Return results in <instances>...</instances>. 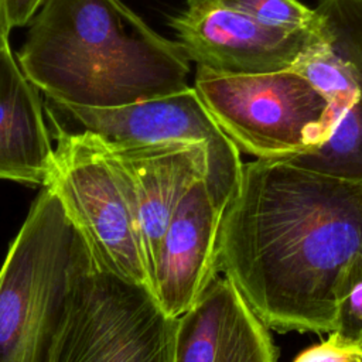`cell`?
Masks as SVG:
<instances>
[{"instance_id": "obj_1", "label": "cell", "mask_w": 362, "mask_h": 362, "mask_svg": "<svg viewBox=\"0 0 362 362\" xmlns=\"http://www.w3.org/2000/svg\"><path fill=\"white\" fill-rule=\"evenodd\" d=\"M362 255V182L283 158L243 164L219 229L218 270L279 332H331L337 290Z\"/></svg>"}, {"instance_id": "obj_2", "label": "cell", "mask_w": 362, "mask_h": 362, "mask_svg": "<svg viewBox=\"0 0 362 362\" xmlns=\"http://www.w3.org/2000/svg\"><path fill=\"white\" fill-rule=\"evenodd\" d=\"M17 61L54 103L115 107L189 86L181 45L122 0H45Z\"/></svg>"}, {"instance_id": "obj_3", "label": "cell", "mask_w": 362, "mask_h": 362, "mask_svg": "<svg viewBox=\"0 0 362 362\" xmlns=\"http://www.w3.org/2000/svg\"><path fill=\"white\" fill-rule=\"evenodd\" d=\"M93 263L59 198L42 187L0 269V362H42L72 281Z\"/></svg>"}, {"instance_id": "obj_4", "label": "cell", "mask_w": 362, "mask_h": 362, "mask_svg": "<svg viewBox=\"0 0 362 362\" xmlns=\"http://www.w3.org/2000/svg\"><path fill=\"white\" fill-rule=\"evenodd\" d=\"M175 332L147 287L93 263L72 281L42 362H174Z\"/></svg>"}, {"instance_id": "obj_5", "label": "cell", "mask_w": 362, "mask_h": 362, "mask_svg": "<svg viewBox=\"0 0 362 362\" xmlns=\"http://www.w3.org/2000/svg\"><path fill=\"white\" fill-rule=\"evenodd\" d=\"M194 89L239 151L256 158L311 150L329 132L328 99L293 68L225 75L197 66Z\"/></svg>"}, {"instance_id": "obj_6", "label": "cell", "mask_w": 362, "mask_h": 362, "mask_svg": "<svg viewBox=\"0 0 362 362\" xmlns=\"http://www.w3.org/2000/svg\"><path fill=\"white\" fill-rule=\"evenodd\" d=\"M47 185L85 238L95 263L151 291L126 185L105 143L89 132L52 129Z\"/></svg>"}, {"instance_id": "obj_7", "label": "cell", "mask_w": 362, "mask_h": 362, "mask_svg": "<svg viewBox=\"0 0 362 362\" xmlns=\"http://www.w3.org/2000/svg\"><path fill=\"white\" fill-rule=\"evenodd\" d=\"M52 129L89 132L112 148L204 144L209 150L208 188L223 212L238 189L240 151L216 124L194 86L115 107L54 103L45 107Z\"/></svg>"}, {"instance_id": "obj_8", "label": "cell", "mask_w": 362, "mask_h": 362, "mask_svg": "<svg viewBox=\"0 0 362 362\" xmlns=\"http://www.w3.org/2000/svg\"><path fill=\"white\" fill-rule=\"evenodd\" d=\"M189 62L225 75H255L294 68L324 41L317 30L266 25L219 0H185L168 17Z\"/></svg>"}, {"instance_id": "obj_9", "label": "cell", "mask_w": 362, "mask_h": 362, "mask_svg": "<svg viewBox=\"0 0 362 362\" xmlns=\"http://www.w3.org/2000/svg\"><path fill=\"white\" fill-rule=\"evenodd\" d=\"M106 147L130 197L151 286L160 240L184 195L208 178L209 150L204 144L185 143Z\"/></svg>"}, {"instance_id": "obj_10", "label": "cell", "mask_w": 362, "mask_h": 362, "mask_svg": "<svg viewBox=\"0 0 362 362\" xmlns=\"http://www.w3.org/2000/svg\"><path fill=\"white\" fill-rule=\"evenodd\" d=\"M222 214L206 180H199L178 204L160 240L151 293L171 318H180L192 308L219 274Z\"/></svg>"}, {"instance_id": "obj_11", "label": "cell", "mask_w": 362, "mask_h": 362, "mask_svg": "<svg viewBox=\"0 0 362 362\" xmlns=\"http://www.w3.org/2000/svg\"><path fill=\"white\" fill-rule=\"evenodd\" d=\"M267 327L236 287L216 276L177 318L174 362H276Z\"/></svg>"}, {"instance_id": "obj_12", "label": "cell", "mask_w": 362, "mask_h": 362, "mask_svg": "<svg viewBox=\"0 0 362 362\" xmlns=\"http://www.w3.org/2000/svg\"><path fill=\"white\" fill-rule=\"evenodd\" d=\"M315 10L325 41L351 81L354 98L321 144L283 160L362 182V0H321Z\"/></svg>"}, {"instance_id": "obj_13", "label": "cell", "mask_w": 362, "mask_h": 362, "mask_svg": "<svg viewBox=\"0 0 362 362\" xmlns=\"http://www.w3.org/2000/svg\"><path fill=\"white\" fill-rule=\"evenodd\" d=\"M40 89L10 47L0 51V180L44 187L54 146Z\"/></svg>"}, {"instance_id": "obj_14", "label": "cell", "mask_w": 362, "mask_h": 362, "mask_svg": "<svg viewBox=\"0 0 362 362\" xmlns=\"http://www.w3.org/2000/svg\"><path fill=\"white\" fill-rule=\"evenodd\" d=\"M335 300V325L329 337L342 348L362 349V255L345 269Z\"/></svg>"}, {"instance_id": "obj_15", "label": "cell", "mask_w": 362, "mask_h": 362, "mask_svg": "<svg viewBox=\"0 0 362 362\" xmlns=\"http://www.w3.org/2000/svg\"><path fill=\"white\" fill-rule=\"evenodd\" d=\"M222 4L242 11L272 27L286 30H317L320 17L315 8L298 0H219Z\"/></svg>"}, {"instance_id": "obj_16", "label": "cell", "mask_w": 362, "mask_h": 362, "mask_svg": "<svg viewBox=\"0 0 362 362\" xmlns=\"http://www.w3.org/2000/svg\"><path fill=\"white\" fill-rule=\"evenodd\" d=\"M359 358H362V349L342 348L329 337L301 352L294 362H356Z\"/></svg>"}, {"instance_id": "obj_17", "label": "cell", "mask_w": 362, "mask_h": 362, "mask_svg": "<svg viewBox=\"0 0 362 362\" xmlns=\"http://www.w3.org/2000/svg\"><path fill=\"white\" fill-rule=\"evenodd\" d=\"M45 0H6L10 27H24L30 24Z\"/></svg>"}, {"instance_id": "obj_18", "label": "cell", "mask_w": 362, "mask_h": 362, "mask_svg": "<svg viewBox=\"0 0 362 362\" xmlns=\"http://www.w3.org/2000/svg\"><path fill=\"white\" fill-rule=\"evenodd\" d=\"M10 31H11V27L7 17L6 0H0V51L6 47H10V42H8Z\"/></svg>"}, {"instance_id": "obj_19", "label": "cell", "mask_w": 362, "mask_h": 362, "mask_svg": "<svg viewBox=\"0 0 362 362\" xmlns=\"http://www.w3.org/2000/svg\"><path fill=\"white\" fill-rule=\"evenodd\" d=\"M356 362H362V358H359V359H358V361H356Z\"/></svg>"}]
</instances>
